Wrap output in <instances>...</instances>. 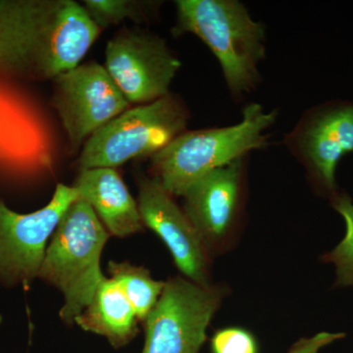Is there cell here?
Masks as SVG:
<instances>
[{
    "instance_id": "6da1fadb",
    "label": "cell",
    "mask_w": 353,
    "mask_h": 353,
    "mask_svg": "<svg viewBox=\"0 0 353 353\" xmlns=\"http://www.w3.org/2000/svg\"><path fill=\"white\" fill-rule=\"evenodd\" d=\"M99 32L73 0H0V77L53 81L80 65Z\"/></svg>"
},
{
    "instance_id": "7a4b0ae2",
    "label": "cell",
    "mask_w": 353,
    "mask_h": 353,
    "mask_svg": "<svg viewBox=\"0 0 353 353\" xmlns=\"http://www.w3.org/2000/svg\"><path fill=\"white\" fill-rule=\"evenodd\" d=\"M175 37L194 34L219 61L229 92L236 99L250 94L260 82L265 58V27L252 19L238 0H178Z\"/></svg>"
},
{
    "instance_id": "3957f363",
    "label": "cell",
    "mask_w": 353,
    "mask_h": 353,
    "mask_svg": "<svg viewBox=\"0 0 353 353\" xmlns=\"http://www.w3.org/2000/svg\"><path fill=\"white\" fill-rule=\"evenodd\" d=\"M277 117V110L250 103L233 126L183 132L150 158L152 175L172 196H183L210 172L268 146L266 132Z\"/></svg>"
},
{
    "instance_id": "277c9868",
    "label": "cell",
    "mask_w": 353,
    "mask_h": 353,
    "mask_svg": "<svg viewBox=\"0 0 353 353\" xmlns=\"http://www.w3.org/2000/svg\"><path fill=\"white\" fill-rule=\"evenodd\" d=\"M109 234L85 199H77L65 212L44 254L38 278L63 294L60 316L72 324L105 279L101 257Z\"/></svg>"
},
{
    "instance_id": "5b68a950",
    "label": "cell",
    "mask_w": 353,
    "mask_h": 353,
    "mask_svg": "<svg viewBox=\"0 0 353 353\" xmlns=\"http://www.w3.org/2000/svg\"><path fill=\"white\" fill-rule=\"evenodd\" d=\"M189 120V109L171 92L129 108L85 141L79 169H115L132 159L152 158L187 131Z\"/></svg>"
},
{
    "instance_id": "8992f818",
    "label": "cell",
    "mask_w": 353,
    "mask_h": 353,
    "mask_svg": "<svg viewBox=\"0 0 353 353\" xmlns=\"http://www.w3.org/2000/svg\"><path fill=\"white\" fill-rule=\"evenodd\" d=\"M224 290L174 278L165 282L159 301L145 319L143 353H199L219 309Z\"/></svg>"
},
{
    "instance_id": "52a82bcc",
    "label": "cell",
    "mask_w": 353,
    "mask_h": 353,
    "mask_svg": "<svg viewBox=\"0 0 353 353\" xmlns=\"http://www.w3.org/2000/svg\"><path fill=\"white\" fill-rule=\"evenodd\" d=\"M284 143L318 192L331 201L340 192L338 165L353 152V101L332 99L309 108Z\"/></svg>"
},
{
    "instance_id": "ba28073f",
    "label": "cell",
    "mask_w": 353,
    "mask_h": 353,
    "mask_svg": "<svg viewBox=\"0 0 353 353\" xmlns=\"http://www.w3.org/2000/svg\"><path fill=\"white\" fill-rule=\"evenodd\" d=\"M79 199L75 188L58 183L50 203L28 214L11 210L0 199V284L28 288L38 278L46 243Z\"/></svg>"
},
{
    "instance_id": "9c48e42d",
    "label": "cell",
    "mask_w": 353,
    "mask_h": 353,
    "mask_svg": "<svg viewBox=\"0 0 353 353\" xmlns=\"http://www.w3.org/2000/svg\"><path fill=\"white\" fill-rule=\"evenodd\" d=\"M53 83L51 104L74 150L131 105L105 67L97 62L79 65Z\"/></svg>"
},
{
    "instance_id": "30bf717a",
    "label": "cell",
    "mask_w": 353,
    "mask_h": 353,
    "mask_svg": "<svg viewBox=\"0 0 353 353\" xmlns=\"http://www.w3.org/2000/svg\"><path fill=\"white\" fill-rule=\"evenodd\" d=\"M182 63L158 34L125 29L108 41L105 69L130 104L150 103L170 94Z\"/></svg>"
},
{
    "instance_id": "8fae6325",
    "label": "cell",
    "mask_w": 353,
    "mask_h": 353,
    "mask_svg": "<svg viewBox=\"0 0 353 353\" xmlns=\"http://www.w3.org/2000/svg\"><path fill=\"white\" fill-rule=\"evenodd\" d=\"M14 82L0 77V176L51 167L54 134L43 109Z\"/></svg>"
},
{
    "instance_id": "7c38bea8",
    "label": "cell",
    "mask_w": 353,
    "mask_h": 353,
    "mask_svg": "<svg viewBox=\"0 0 353 353\" xmlns=\"http://www.w3.org/2000/svg\"><path fill=\"white\" fill-rule=\"evenodd\" d=\"M138 205L143 225L170 250L174 261L190 282L208 287V246L183 209L154 176H138Z\"/></svg>"
},
{
    "instance_id": "4fadbf2b",
    "label": "cell",
    "mask_w": 353,
    "mask_h": 353,
    "mask_svg": "<svg viewBox=\"0 0 353 353\" xmlns=\"http://www.w3.org/2000/svg\"><path fill=\"white\" fill-rule=\"evenodd\" d=\"M246 158L210 172L183 194V212L208 248L223 240L238 220Z\"/></svg>"
},
{
    "instance_id": "5bb4252c",
    "label": "cell",
    "mask_w": 353,
    "mask_h": 353,
    "mask_svg": "<svg viewBox=\"0 0 353 353\" xmlns=\"http://www.w3.org/2000/svg\"><path fill=\"white\" fill-rule=\"evenodd\" d=\"M73 187L92 206L109 234L124 238L143 231L138 202L115 169L80 170Z\"/></svg>"
},
{
    "instance_id": "9a60e30c",
    "label": "cell",
    "mask_w": 353,
    "mask_h": 353,
    "mask_svg": "<svg viewBox=\"0 0 353 353\" xmlns=\"http://www.w3.org/2000/svg\"><path fill=\"white\" fill-rule=\"evenodd\" d=\"M138 320L119 285L112 279L105 278L74 323L85 331L105 336L112 347L120 348L138 334Z\"/></svg>"
},
{
    "instance_id": "2e32d148",
    "label": "cell",
    "mask_w": 353,
    "mask_h": 353,
    "mask_svg": "<svg viewBox=\"0 0 353 353\" xmlns=\"http://www.w3.org/2000/svg\"><path fill=\"white\" fill-rule=\"evenodd\" d=\"M108 271L129 299L138 319L145 322L159 301L165 282L155 281L150 271L128 262L111 261Z\"/></svg>"
},
{
    "instance_id": "e0dca14e",
    "label": "cell",
    "mask_w": 353,
    "mask_h": 353,
    "mask_svg": "<svg viewBox=\"0 0 353 353\" xmlns=\"http://www.w3.org/2000/svg\"><path fill=\"white\" fill-rule=\"evenodd\" d=\"M83 8L99 29H106L126 20L148 22L158 11L157 1L139 0H85Z\"/></svg>"
},
{
    "instance_id": "ac0fdd59",
    "label": "cell",
    "mask_w": 353,
    "mask_h": 353,
    "mask_svg": "<svg viewBox=\"0 0 353 353\" xmlns=\"http://www.w3.org/2000/svg\"><path fill=\"white\" fill-rule=\"evenodd\" d=\"M332 206L343 217L345 234L331 252L323 256L326 263L334 265V287L353 288V202L347 194L339 192L331 199Z\"/></svg>"
},
{
    "instance_id": "d6986e66",
    "label": "cell",
    "mask_w": 353,
    "mask_h": 353,
    "mask_svg": "<svg viewBox=\"0 0 353 353\" xmlns=\"http://www.w3.org/2000/svg\"><path fill=\"white\" fill-rule=\"evenodd\" d=\"M212 353H259V345L250 332L238 327L219 330L211 340Z\"/></svg>"
},
{
    "instance_id": "ffe728a7",
    "label": "cell",
    "mask_w": 353,
    "mask_h": 353,
    "mask_svg": "<svg viewBox=\"0 0 353 353\" xmlns=\"http://www.w3.org/2000/svg\"><path fill=\"white\" fill-rule=\"evenodd\" d=\"M345 338V333L321 332L309 338L301 339L290 347L288 353H319L323 348Z\"/></svg>"
}]
</instances>
